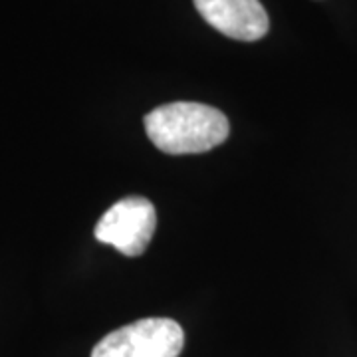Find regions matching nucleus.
Returning <instances> with one entry per match:
<instances>
[{
	"instance_id": "obj_2",
	"label": "nucleus",
	"mask_w": 357,
	"mask_h": 357,
	"mask_svg": "<svg viewBox=\"0 0 357 357\" xmlns=\"http://www.w3.org/2000/svg\"><path fill=\"white\" fill-rule=\"evenodd\" d=\"M185 333L175 319L145 318L107 333L91 357H178Z\"/></svg>"
},
{
	"instance_id": "obj_4",
	"label": "nucleus",
	"mask_w": 357,
	"mask_h": 357,
	"mask_svg": "<svg viewBox=\"0 0 357 357\" xmlns=\"http://www.w3.org/2000/svg\"><path fill=\"white\" fill-rule=\"evenodd\" d=\"M199 14L220 34L243 42L266 36L270 20L258 0H195Z\"/></svg>"
},
{
	"instance_id": "obj_3",
	"label": "nucleus",
	"mask_w": 357,
	"mask_h": 357,
	"mask_svg": "<svg viewBox=\"0 0 357 357\" xmlns=\"http://www.w3.org/2000/svg\"><path fill=\"white\" fill-rule=\"evenodd\" d=\"M157 229V213L151 201L128 197L109 206L96 225V238L126 256L145 252Z\"/></svg>"
},
{
	"instance_id": "obj_1",
	"label": "nucleus",
	"mask_w": 357,
	"mask_h": 357,
	"mask_svg": "<svg viewBox=\"0 0 357 357\" xmlns=\"http://www.w3.org/2000/svg\"><path fill=\"white\" fill-rule=\"evenodd\" d=\"M147 135L169 155L204 153L229 137V119L217 107L197 102H173L145 117Z\"/></svg>"
}]
</instances>
